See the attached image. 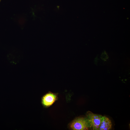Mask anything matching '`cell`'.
<instances>
[{"label":"cell","mask_w":130,"mask_h":130,"mask_svg":"<svg viewBox=\"0 0 130 130\" xmlns=\"http://www.w3.org/2000/svg\"><path fill=\"white\" fill-rule=\"evenodd\" d=\"M86 116L91 124V129L93 130H98L103 116L89 111L87 112Z\"/></svg>","instance_id":"2"},{"label":"cell","mask_w":130,"mask_h":130,"mask_svg":"<svg viewBox=\"0 0 130 130\" xmlns=\"http://www.w3.org/2000/svg\"><path fill=\"white\" fill-rule=\"evenodd\" d=\"M71 129L74 130H86L91 129L90 123L87 117H77L70 125Z\"/></svg>","instance_id":"1"},{"label":"cell","mask_w":130,"mask_h":130,"mask_svg":"<svg viewBox=\"0 0 130 130\" xmlns=\"http://www.w3.org/2000/svg\"><path fill=\"white\" fill-rule=\"evenodd\" d=\"M56 99V96L52 93H49L45 95L42 99V103L45 106H49L55 101Z\"/></svg>","instance_id":"3"},{"label":"cell","mask_w":130,"mask_h":130,"mask_svg":"<svg viewBox=\"0 0 130 130\" xmlns=\"http://www.w3.org/2000/svg\"><path fill=\"white\" fill-rule=\"evenodd\" d=\"M112 124L108 117L103 116L98 130H109L112 128Z\"/></svg>","instance_id":"4"}]
</instances>
